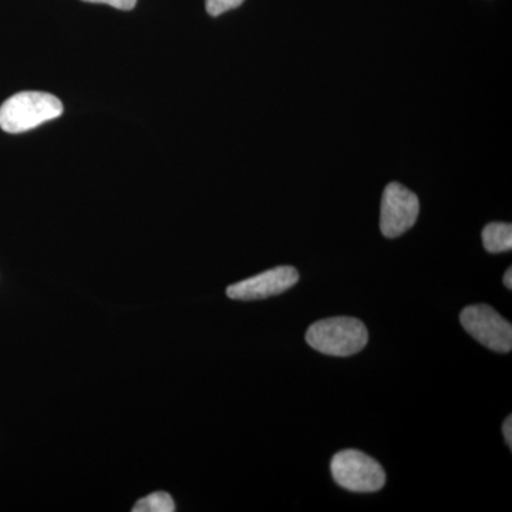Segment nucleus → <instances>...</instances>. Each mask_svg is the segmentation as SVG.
I'll use <instances>...</instances> for the list:
<instances>
[{"label":"nucleus","mask_w":512,"mask_h":512,"mask_svg":"<svg viewBox=\"0 0 512 512\" xmlns=\"http://www.w3.org/2000/svg\"><path fill=\"white\" fill-rule=\"evenodd\" d=\"M503 433L505 437V443L512 447V417L508 416L507 420L504 421Z\"/></svg>","instance_id":"9b49d317"},{"label":"nucleus","mask_w":512,"mask_h":512,"mask_svg":"<svg viewBox=\"0 0 512 512\" xmlns=\"http://www.w3.org/2000/svg\"><path fill=\"white\" fill-rule=\"evenodd\" d=\"M298 281L299 272L293 266H276L228 286L227 295L235 301H259L289 291Z\"/></svg>","instance_id":"423d86ee"},{"label":"nucleus","mask_w":512,"mask_h":512,"mask_svg":"<svg viewBox=\"0 0 512 512\" xmlns=\"http://www.w3.org/2000/svg\"><path fill=\"white\" fill-rule=\"evenodd\" d=\"M504 285L507 286L508 289H512V269H508L504 275Z\"/></svg>","instance_id":"f8f14e48"},{"label":"nucleus","mask_w":512,"mask_h":512,"mask_svg":"<svg viewBox=\"0 0 512 512\" xmlns=\"http://www.w3.org/2000/svg\"><path fill=\"white\" fill-rule=\"evenodd\" d=\"M369 340L365 323L356 318L338 316L319 320L309 326L306 342L323 355L348 357L366 348Z\"/></svg>","instance_id":"f257e3e1"},{"label":"nucleus","mask_w":512,"mask_h":512,"mask_svg":"<svg viewBox=\"0 0 512 512\" xmlns=\"http://www.w3.org/2000/svg\"><path fill=\"white\" fill-rule=\"evenodd\" d=\"M484 248L490 254H501L512 249V225L505 222H491L483 231Z\"/></svg>","instance_id":"0eeeda50"},{"label":"nucleus","mask_w":512,"mask_h":512,"mask_svg":"<svg viewBox=\"0 0 512 512\" xmlns=\"http://www.w3.org/2000/svg\"><path fill=\"white\" fill-rule=\"evenodd\" d=\"M330 471L336 483L352 493H376L386 483L383 467L359 450H343L333 457Z\"/></svg>","instance_id":"7ed1b4c3"},{"label":"nucleus","mask_w":512,"mask_h":512,"mask_svg":"<svg viewBox=\"0 0 512 512\" xmlns=\"http://www.w3.org/2000/svg\"><path fill=\"white\" fill-rule=\"evenodd\" d=\"M133 512H174L175 504L173 498L164 491H158L147 495V497L141 498L134 505Z\"/></svg>","instance_id":"6e6552de"},{"label":"nucleus","mask_w":512,"mask_h":512,"mask_svg":"<svg viewBox=\"0 0 512 512\" xmlns=\"http://www.w3.org/2000/svg\"><path fill=\"white\" fill-rule=\"evenodd\" d=\"M463 328L485 348L508 353L512 349V326L488 305L467 306L460 315Z\"/></svg>","instance_id":"20e7f679"},{"label":"nucleus","mask_w":512,"mask_h":512,"mask_svg":"<svg viewBox=\"0 0 512 512\" xmlns=\"http://www.w3.org/2000/svg\"><path fill=\"white\" fill-rule=\"evenodd\" d=\"M83 2L103 3L120 10H131L137 5V0H83Z\"/></svg>","instance_id":"9d476101"},{"label":"nucleus","mask_w":512,"mask_h":512,"mask_svg":"<svg viewBox=\"0 0 512 512\" xmlns=\"http://www.w3.org/2000/svg\"><path fill=\"white\" fill-rule=\"evenodd\" d=\"M62 114V101L53 94L22 92L0 106V128L10 134L25 133Z\"/></svg>","instance_id":"f03ea898"},{"label":"nucleus","mask_w":512,"mask_h":512,"mask_svg":"<svg viewBox=\"0 0 512 512\" xmlns=\"http://www.w3.org/2000/svg\"><path fill=\"white\" fill-rule=\"evenodd\" d=\"M419 198L409 188L390 183L380 205V229L387 238H397L409 231L419 218Z\"/></svg>","instance_id":"39448f33"},{"label":"nucleus","mask_w":512,"mask_h":512,"mask_svg":"<svg viewBox=\"0 0 512 512\" xmlns=\"http://www.w3.org/2000/svg\"><path fill=\"white\" fill-rule=\"evenodd\" d=\"M242 3H244V0H207L205 6H207V12L211 16H220L228 10L238 8Z\"/></svg>","instance_id":"1a4fd4ad"}]
</instances>
